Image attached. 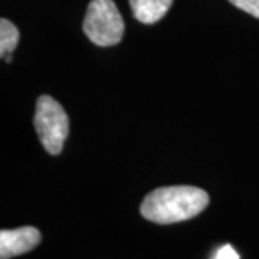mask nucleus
<instances>
[{
  "instance_id": "nucleus-1",
  "label": "nucleus",
  "mask_w": 259,
  "mask_h": 259,
  "mask_svg": "<svg viewBox=\"0 0 259 259\" xmlns=\"http://www.w3.org/2000/svg\"><path fill=\"white\" fill-rule=\"evenodd\" d=\"M209 194L194 186H168L148 193L140 207L143 218L160 225L183 222L202 213Z\"/></svg>"
},
{
  "instance_id": "nucleus-2",
  "label": "nucleus",
  "mask_w": 259,
  "mask_h": 259,
  "mask_svg": "<svg viewBox=\"0 0 259 259\" xmlns=\"http://www.w3.org/2000/svg\"><path fill=\"white\" fill-rule=\"evenodd\" d=\"M83 33L98 47H114L124 35V20L112 0H93L83 19Z\"/></svg>"
},
{
  "instance_id": "nucleus-3",
  "label": "nucleus",
  "mask_w": 259,
  "mask_h": 259,
  "mask_svg": "<svg viewBox=\"0 0 259 259\" xmlns=\"http://www.w3.org/2000/svg\"><path fill=\"white\" fill-rule=\"evenodd\" d=\"M33 124L37 137L49 154H59L69 134V118L64 107L49 95H40L36 101Z\"/></svg>"
},
{
  "instance_id": "nucleus-4",
  "label": "nucleus",
  "mask_w": 259,
  "mask_h": 259,
  "mask_svg": "<svg viewBox=\"0 0 259 259\" xmlns=\"http://www.w3.org/2000/svg\"><path fill=\"white\" fill-rule=\"evenodd\" d=\"M42 239L40 232L33 226H23L13 231L0 232V259H9L36 248Z\"/></svg>"
},
{
  "instance_id": "nucleus-5",
  "label": "nucleus",
  "mask_w": 259,
  "mask_h": 259,
  "mask_svg": "<svg viewBox=\"0 0 259 259\" xmlns=\"http://www.w3.org/2000/svg\"><path fill=\"white\" fill-rule=\"evenodd\" d=\"M173 0H130L134 18L144 25H153L166 15Z\"/></svg>"
},
{
  "instance_id": "nucleus-6",
  "label": "nucleus",
  "mask_w": 259,
  "mask_h": 259,
  "mask_svg": "<svg viewBox=\"0 0 259 259\" xmlns=\"http://www.w3.org/2000/svg\"><path fill=\"white\" fill-rule=\"evenodd\" d=\"M19 44V30L18 28L8 20H0V56L5 59L8 55H12L15 48Z\"/></svg>"
},
{
  "instance_id": "nucleus-7",
  "label": "nucleus",
  "mask_w": 259,
  "mask_h": 259,
  "mask_svg": "<svg viewBox=\"0 0 259 259\" xmlns=\"http://www.w3.org/2000/svg\"><path fill=\"white\" fill-rule=\"evenodd\" d=\"M238 9L259 19V0H229Z\"/></svg>"
},
{
  "instance_id": "nucleus-8",
  "label": "nucleus",
  "mask_w": 259,
  "mask_h": 259,
  "mask_svg": "<svg viewBox=\"0 0 259 259\" xmlns=\"http://www.w3.org/2000/svg\"><path fill=\"white\" fill-rule=\"evenodd\" d=\"M214 259H239L238 252L232 248L231 245H225L221 249L216 252Z\"/></svg>"
},
{
  "instance_id": "nucleus-9",
  "label": "nucleus",
  "mask_w": 259,
  "mask_h": 259,
  "mask_svg": "<svg viewBox=\"0 0 259 259\" xmlns=\"http://www.w3.org/2000/svg\"><path fill=\"white\" fill-rule=\"evenodd\" d=\"M5 61H6V62H10V61H12V56L8 55L6 58H5Z\"/></svg>"
}]
</instances>
